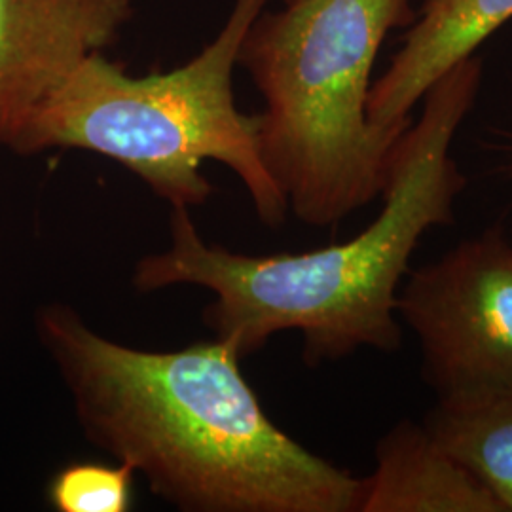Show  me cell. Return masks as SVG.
<instances>
[{
  "label": "cell",
  "mask_w": 512,
  "mask_h": 512,
  "mask_svg": "<svg viewBox=\"0 0 512 512\" xmlns=\"http://www.w3.org/2000/svg\"><path fill=\"white\" fill-rule=\"evenodd\" d=\"M439 395L423 425L512 512V382Z\"/></svg>",
  "instance_id": "obj_9"
},
{
  "label": "cell",
  "mask_w": 512,
  "mask_h": 512,
  "mask_svg": "<svg viewBox=\"0 0 512 512\" xmlns=\"http://www.w3.org/2000/svg\"><path fill=\"white\" fill-rule=\"evenodd\" d=\"M414 19L412 0H283L249 29L238 65L264 99L262 158L296 219L332 226L382 196L403 133L368 120L372 69Z\"/></svg>",
  "instance_id": "obj_3"
},
{
  "label": "cell",
  "mask_w": 512,
  "mask_h": 512,
  "mask_svg": "<svg viewBox=\"0 0 512 512\" xmlns=\"http://www.w3.org/2000/svg\"><path fill=\"white\" fill-rule=\"evenodd\" d=\"M35 330L82 435L184 512H357L363 478L277 427L219 338L173 351L114 342L73 306L37 310Z\"/></svg>",
  "instance_id": "obj_1"
},
{
  "label": "cell",
  "mask_w": 512,
  "mask_h": 512,
  "mask_svg": "<svg viewBox=\"0 0 512 512\" xmlns=\"http://www.w3.org/2000/svg\"><path fill=\"white\" fill-rule=\"evenodd\" d=\"M131 18V0H0V147Z\"/></svg>",
  "instance_id": "obj_6"
},
{
  "label": "cell",
  "mask_w": 512,
  "mask_h": 512,
  "mask_svg": "<svg viewBox=\"0 0 512 512\" xmlns=\"http://www.w3.org/2000/svg\"><path fill=\"white\" fill-rule=\"evenodd\" d=\"M397 313L439 393L512 382V243L492 228L412 272Z\"/></svg>",
  "instance_id": "obj_5"
},
{
  "label": "cell",
  "mask_w": 512,
  "mask_h": 512,
  "mask_svg": "<svg viewBox=\"0 0 512 512\" xmlns=\"http://www.w3.org/2000/svg\"><path fill=\"white\" fill-rule=\"evenodd\" d=\"M268 0H236L211 44L169 73L131 76L103 52L86 57L31 116L12 150H86L137 175L171 207H200L213 186L203 162L226 165L258 219L279 226L289 203L268 171L258 114L238 109L232 76L241 44Z\"/></svg>",
  "instance_id": "obj_4"
},
{
  "label": "cell",
  "mask_w": 512,
  "mask_h": 512,
  "mask_svg": "<svg viewBox=\"0 0 512 512\" xmlns=\"http://www.w3.org/2000/svg\"><path fill=\"white\" fill-rule=\"evenodd\" d=\"M135 471L128 463H73L48 486V499L59 512H128L133 505Z\"/></svg>",
  "instance_id": "obj_10"
},
{
  "label": "cell",
  "mask_w": 512,
  "mask_h": 512,
  "mask_svg": "<svg viewBox=\"0 0 512 512\" xmlns=\"http://www.w3.org/2000/svg\"><path fill=\"white\" fill-rule=\"evenodd\" d=\"M512 19V0H425L403 48L370 88L374 128L404 133L410 112L440 78Z\"/></svg>",
  "instance_id": "obj_7"
},
{
  "label": "cell",
  "mask_w": 512,
  "mask_h": 512,
  "mask_svg": "<svg viewBox=\"0 0 512 512\" xmlns=\"http://www.w3.org/2000/svg\"><path fill=\"white\" fill-rule=\"evenodd\" d=\"M357 512H505L494 494L421 423L404 420L376 446Z\"/></svg>",
  "instance_id": "obj_8"
},
{
  "label": "cell",
  "mask_w": 512,
  "mask_h": 512,
  "mask_svg": "<svg viewBox=\"0 0 512 512\" xmlns=\"http://www.w3.org/2000/svg\"><path fill=\"white\" fill-rule=\"evenodd\" d=\"M480 84L482 63L473 55L425 93L420 120L393 148L382 209L357 236L296 255H241L207 243L190 209L171 207L169 243L135 264L133 287L143 294L175 285L211 291L203 325L241 359L287 330L302 334L310 366L359 349L397 351V300L408 264L429 230L454 222L467 186L452 145Z\"/></svg>",
  "instance_id": "obj_2"
}]
</instances>
